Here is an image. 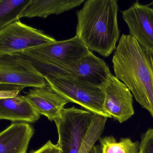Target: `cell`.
Segmentation results:
<instances>
[{
  "label": "cell",
  "instance_id": "6da1fadb",
  "mask_svg": "<svg viewBox=\"0 0 153 153\" xmlns=\"http://www.w3.org/2000/svg\"><path fill=\"white\" fill-rule=\"evenodd\" d=\"M112 62L115 76L153 117V53L129 34H122Z\"/></svg>",
  "mask_w": 153,
  "mask_h": 153
},
{
  "label": "cell",
  "instance_id": "7a4b0ae2",
  "mask_svg": "<svg viewBox=\"0 0 153 153\" xmlns=\"http://www.w3.org/2000/svg\"><path fill=\"white\" fill-rule=\"evenodd\" d=\"M116 0H88L77 12L76 35L90 51L105 57L116 50L120 31Z\"/></svg>",
  "mask_w": 153,
  "mask_h": 153
},
{
  "label": "cell",
  "instance_id": "3957f363",
  "mask_svg": "<svg viewBox=\"0 0 153 153\" xmlns=\"http://www.w3.org/2000/svg\"><path fill=\"white\" fill-rule=\"evenodd\" d=\"M107 118L72 106L54 120L60 153H88L101 137Z\"/></svg>",
  "mask_w": 153,
  "mask_h": 153
},
{
  "label": "cell",
  "instance_id": "277c9868",
  "mask_svg": "<svg viewBox=\"0 0 153 153\" xmlns=\"http://www.w3.org/2000/svg\"><path fill=\"white\" fill-rule=\"evenodd\" d=\"M91 51L77 37L31 48L15 55L31 61L39 70L69 68ZM14 55V54H13Z\"/></svg>",
  "mask_w": 153,
  "mask_h": 153
},
{
  "label": "cell",
  "instance_id": "5b68a950",
  "mask_svg": "<svg viewBox=\"0 0 153 153\" xmlns=\"http://www.w3.org/2000/svg\"><path fill=\"white\" fill-rule=\"evenodd\" d=\"M47 84L69 102L79 105L86 110L110 118L104 107L103 88L68 78L45 75Z\"/></svg>",
  "mask_w": 153,
  "mask_h": 153
},
{
  "label": "cell",
  "instance_id": "8992f818",
  "mask_svg": "<svg viewBox=\"0 0 153 153\" xmlns=\"http://www.w3.org/2000/svg\"><path fill=\"white\" fill-rule=\"evenodd\" d=\"M56 41L43 31L19 20L0 31V55L16 54Z\"/></svg>",
  "mask_w": 153,
  "mask_h": 153
},
{
  "label": "cell",
  "instance_id": "52a82bcc",
  "mask_svg": "<svg viewBox=\"0 0 153 153\" xmlns=\"http://www.w3.org/2000/svg\"><path fill=\"white\" fill-rule=\"evenodd\" d=\"M0 84L33 88L48 85L44 75L30 60L15 54L0 55Z\"/></svg>",
  "mask_w": 153,
  "mask_h": 153
},
{
  "label": "cell",
  "instance_id": "ba28073f",
  "mask_svg": "<svg viewBox=\"0 0 153 153\" xmlns=\"http://www.w3.org/2000/svg\"><path fill=\"white\" fill-rule=\"evenodd\" d=\"M39 71L44 76L73 79L102 88L111 74L106 62L97 57L91 51L69 68H46Z\"/></svg>",
  "mask_w": 153,
  "mask_h": 153
},
{
  "label": "cell",
  "instance_id": "9c48e42d",
  "mask_svg": "<svg viewBox=\"0 0 153 153\" xmlns=\"http://www.w3.org/2000/svg\"><path fill=\"white\" fill-rule=\"evenodd\" d=\"M103 88L104 107L111 118L122 123L134 115L133 95L124 83L111 74Z\"/></svg>",
  "mask_w": 153,
  "mask_h": 153
},
{
  "label": "cell",
  "instance_id": "30bf717a",
  "mask_svg": "<svg viewBox=\"0 0 153 153\" xmlns=\"http://www.w3.org/2000/svg\"><path fill=\"white\" fill-rule=\"evenodd\" d=\"M122 14L130 35L144 49L153 53V7L137 1Z\"/></svg>",
  "mask_w": 153,
  "mask_h": 153
},
{
  "label": "cell",
  "instance_id": "8fae6325",
  "mask_svg": "<svg viewBox=\"0 0 153 153\" xmlns=\"http://www.w3.org/2000/svg\"><path fill=\"white\" fill-rule=\"evenodd\" d=\"M25 97L41 115H45L51 121L59 117L64 106L70 102L48 85L30 89Z\"/></svg>",
  "mask_w": 153,
  "mask_h": 153
},
{
  "label": "cell",
  "instance_id": "7c38bea8",
  "mask_svg": "<svg viewBox=\"0 0 153 153\" xmlns=\"http://www.w3.org/2000/svg\"><path fill=\"white\" fill-rule=\"evenodd\" d=\"M34 133L27 123H12L0 133V153H26Z\"/></svg>",
  "mask_w": 153,
  "mask_h": 153
},
{
  "label": "cell",
  "instance_id": "4fadbf2b",
  "mask_svg": "<svg viewBox=\"0 0 153 153\" xmlns=\"http://www.w3.org/2000/svg\"><path fill=\"white\" fill-rule=\"evenodd\" d=\"M40 116L25 96L0 99L1 120L32 123L38 120Z\"/></svg>",
  "mask_w": 153,
  "mask_h": 153
},
{
  "label": "cell",
  "instance_id": "5bb4252c",
  "mask_svg": "<svg viewBox=\"0 0 153 153\" xmlns=\"http://www.w3.org/2000/svg\"><path fill=\"white\" fill-rule=\"evenodd\" d=\"M84 0H31L24 12L22 18L45 19L50 15H59L80 6Z\"/></svg>",
  "mask_w": 153,
  "mask_h": 153
},
{
  "label": "cell",
  "instance_id": "9a60e30c",
  "mask_svg": "<svg viewBox=\"0 0 153 153\" xmlns=\"http://www.w3.org/2000/svg\"><path fill=\"white\" fill-rule=\"evenodd\" d=\"M31 0H0V31L19 20Z\"/></svg>",
  "mask_w": 153,
  "mask_h": 153
},
{
  "label": "cell",
  "instance_id": "2e32d148",
  "mask_svg": "<svg viewBox=\"0 0 153 153\" xmlns=\"http://www.w3.org/2000/svg\"><path fill=\"white\" fill-rule=\"evenodd\" d=\"M102 153H139L140 144L138 141H132L129 138H122L116 141L112 136L99 139Z\"/></svg>",
  "mask_w": 153,
  "mask_h": 153
},
{
  "label": "cell",
  "instance_id": "e0dca14e",
  "mask_svg": "<svg viewBox=\"0 0 153 153\" xmlns=\"http://www.w3.org/2000/svg\"><path fill=\"white\" fill-rule=\"evenodd\" d=\"M24 88L17 85L0 84V99L16 97Z\"/></svg>",
  "mask_w": 153,
  "mask_h": 153
},
{
  "label": "cell",
  "instance_id": "ac0fdd59",
  "mask_svg": "<svg viewBox=\"0 0 153 153\" xmlns=\"http://www.w3.org/2000/svg\"><path fill=\"white\" fill-rule=\"evenodd\" d=\"M139 153H153V128H149L141 136Z\"/></svg>",
  "mask_w": 153,
  "mask_h": 153
},
{
  "label": "cell",
  "instance_id": "d6986e66",
  "mask_svg": "<svg viewBox=\"0 0 153 153\" xmlns=\"http://www.w3.org/2000/svg\"><path fill=\"white\" fill-rule=\"evenodd\" d=\"M61 150L57 144H53L51 140H48L47 143L39 149L32 150L30 153H60Z\"/></svg>",
  "mask_w": 153,
  "mask_h": 153
},
{
  "label": "cell",
  "instance_id": "ffe728a7",
  "mask_svg": "<svg viewBox=\"0 0 153 153\" xmlns=\"http://www.w3.org/2000/svg\"><path fill=\"white\" fill-rule=\"evenodd\" d=\"M88 153H102L101 146H94Z\"/></svg>",
  "mask_w": 153,
  "mask_h": 153
},
{
  "label": "cell",
  "instance_id": "44dd1931",
  "mask_svg": "<svg viewBox=\"0 0 153 153\" xmlns=\"http://www.w3.org/2000/svg\"></svg>",
  "mask_w": 153,
  "mask_h": 153
}]
</instances>
